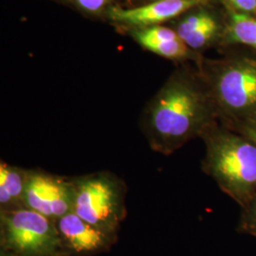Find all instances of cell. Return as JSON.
<instances>
[{"label": "cell", "mask_w": 256, "mask_h": 256, "mask_svg": "<svg viewBox=\"0 0 256 256\" xmlns=\"http://www.w3.org/2000/svg\"><path fill=\"white\" fill-rule=\"evenodd\" d=\"M216 122V110L202 75L178 72L150 102L142 131L153 151L169 156L200 138Z\"/></svg>", "instance_id": "obj_1"}, {"label": "cell", "mask_w": 256, "mask_h": 256, "mask_svg": "<svg viewBox=\"0 0 256 256\" xmlns=\"http://www.w3.org/2000/svg\"><path fill=\"white\" fill-rule=\"evenodd\" d=\"M200 138L206 153L202 171L210 176L242 208L256 194V144L220 122Z\"/></svg>", "instance_id": "obj_2"}, {"label": "cell", "mask_w": 256, "mask_h": 256, "mask_svg": "<svg viewBox=\"0 0 256 256\" xmlns=\"http://www.w3.org/2000/svg\"><path fill=\"white\" fill-rule=\"evenodd\" d=\"M220 124L256 117V59L240 56L212 64L202 72Z\"/></svg>", "instance_id": "obj_3"}, {"label": "cell", "mask_w": 256, "mask_h": 256, "mask_svg": "<svg viewBox=\"0 0 256 256\" xmlns=\"http://www.w3.org/2000/svg\"><path fill=\"white\" fill-rule=\"evenodd\" d=\"M72 178L74 187L72 212L95 227L117 236L128 214L126 182L108 171Z\"/></svg>", "instance_id": "obj_4"}, {"label": "cell", "mask_w": 256, "mask_h": 256, "mask_svg": "<svg viewBox=\"0 0 256 256\" xmlns=\"http://www.w3.org/2000/svg\"><path fill=\"white\" fill-rule=\"evenodd\" d=\"M1 256H68L55 220L25 207L0 212Z\"/></svg>", "instance_id": "obj_5"}, {"label": "cell", "mask_w": 256, "mask_h": 256, "mask_svg": "<svg viewBox=\"0 0 256 256\" xmlns=\"http://www.w3.org/2000/svg\"><path fill=\"white\" fill-rule=\"evenodd\" d=\"M23 202L25 208L58 220L74 210L72 178L41 169H28Z\"/></svg>", "instance_id": "obj_6"}, {"label": "cell", "mask_w": 256, "mask_h": 256, "mask_svg": "<svg viewBox=\"0 0 256 256\" xmlns=\"http://www.w3.org/2000/svg\"><path fill=\"white\" fill-rule=\"evenodd\" d=\"M63 247L68 256L95 254L108 250L117 236L99 229L70 212L55 220Z\"/></svg>", "instance_id": "obj_7"}, {"label": "cell", "mask_w": 256, "mask_h": 256, "mask_svg": "<svg viewBox=\"0 0 256 256\" xmlns=\"http://www.w3.org/2000/svg\"><path fill=\"white\" fill-rule=\"evenodd\" d=\"M208 0H154L153 2L133 9L113 8L110 18L132 26H156L174 18L183 12L203 6Z\"/></svg>", "instance_id": "obj_8"}, {"label": "cell", "mask_w": 256, "mask_h": 256, "mask_svg": "<svg viewBox=\"0 0 256 256\" xmlns=\"http://www.w3.org/2000/svg\"><path fill=\"white\" fill-rule=\"evenodd\" d=\"M220 30L216 18L210 12L202 9L187 16L178 24L176 32L188 48L200 50L209 45Z\"/></svg>", "instance_id": "obj_9"}, {"label": "cell", "mask_w": 256, "mask_h": 256, "mask_svg": "<svg viewBox=\"0 0 256 256\" xmlns=\"http://www.w3.org/2000/svg\"><path fill=\"white\" fill-rule=\"evenodd\" d=\"M28 169L0 164V212L24 207Z\"/></svg>", "instance_id": "obj_10"}, {"label": "cell", "mask_w": 256, "mask_h": 256, "mask_svg": "<svg viewBox=\"0 0 256 256\" xmlns=\"http://www.w3.org/2000/svg\"><path fill=\"white\" fill-rule=\"evenodd\" d=\"M227 37L230 42L239 43L256 50V16L229 10Z\"/></svg>", "instance_id": "obj_11"}, {"label": "cell", "mask_w": 256, "mask_h": 256, "mask_svg": "<svg viewBox=\"0 0 256 256\" xmlns=\"http://www.w3.org/2000/svg\"><path fill=\"white\" fill-rule=\"evenodd\" d=\"M144 46L156 54L168 59H182L187 57L189 52V48L180 38L170 41L147 43Z\"/></svg>", "instance_id": "obj_12"}, {"label": "cell", "mask_w": 256, "mask_h": 256, "mask_svg": "<svg viewBox=\"0 0 256 256\" xmlns=\"http://www.w3.org/2000/svg\"><path fill=\"white\" fill-rule=\"evenodd\" d=\"M238 232L250 234L256 238V194L247 204L241 208L238 221Z\"/></svg>", "instance_id": "obj_13"}, {"label": "cell", "mask_w": 256, "mask_h": 256, "mask_svg": "<svg viewBox=\"0 0 256 256\" xmlns=\"http://www.w3.org/2000/svg\"><path fill=\"white\" fill-rule=\"evenodd\" d=\"M227 128L247 137L256 144V117L228 126Z\"/></svg>", "instance_id": "obj_14"}, {"label": "cell", "mask_w": 256, "mask_h": 256, "mask_svg": "<svg viewBox=\"0 0 256 256\" xmlns=\"http://www.w3.org/2000/svg\"><path fill=\"white\" fill-rule=\"evenodd\" d=\"M230 7L239 12L256 14V0H229Z\"/></svg>", "instance_id": "obj_15"}, {"label": "cell", "mask_w": 256, "mask_h": 256, "mask_svg": "<svg viewBox=\"0 0 256 256\" xmlns=\"http://www.w3.org/2000/svg\"><path fill=\"white\" fill-rule=\"evenodd\" d=\"M78 4L82 7V9L92 12H96L102 9L110 0H77Z\"/></svg>", "instance_id": "obj_16"}]
</instances>
